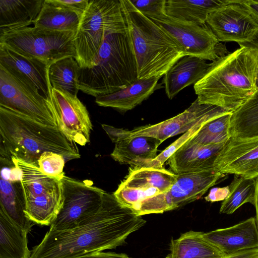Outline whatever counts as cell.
<instances>
[{
	"label": "cell",
	"mask_w": 258,
	"mask_h": 258,
	"mask_svg": "<svg viewBox=\"0 0 258 258\" xmlns=\"http://www.w3.org/2000/svg\"><path fill=\"white\" fill-rule=\"evenodd\" d=\"M66 161L65 158L61 155L46 152L39 157L38 165L44 174L61 179L64 175L63 170Z\"/></svg>",
	"instance_id": "36"
},
{
	"label": "cell",
	"mask_w": 258,
	"mask_h": 258,
	"mask_svg": "<svg viewBox=\"0 0 258 258\" xmlns=\"http://www.w3.org/2000/svg\"><path fill=\"white\" fill-rule=\"evenodd\" d=\"M160 78L138 79L132 84L112 93L98 96L95 102L121 111L132 110L146 100L156 90Z\"/></svg>",
	"instance_id": "21"
},
{
	"label": "cell",
	"mask_w": 258,
	"mask_h": 258,
	"mask_svg": "<svg viewBox=\"0 0 258 258\" xmlns=\"http://www.w3.org/2000/svg\"><path fill=\"white\" fill-rule=\"evenodd\" d=\"M161 143L159 140L148 136L125 139L115 143L110 156L120 164L136 167L156 158L157 148Z\"/></svg>",
	"instance_id": "23"
},
{
	"label": "cell",
	"mask_w": 258,
	"mask_h": 258,
	"mask_svg": "<svg viewBox=\"0 0 258 258\" xmlns=\"http://www.w3.org/2000/svg\"><path fill=\"white\" fill-rule=\"evenodd\" d=\"M76 33L28 26L0 34V44L21 55L50 65L64 57L76 58Z\"/></svg>",
	"instance_id": "8"
},
{
	"label": "cell",
	"mask_w": 258,
	"mask_h": 258,
	"mask_svg": "<svg viewBox=\"0 0 258 258\" xmlns=\"http://www.w3.org/2000/svg\"><path fill=\"white\" fill-rule=\"evenodd\" d=\"M101 125L113 143H116L125 139L126 130L117 128L105 124H103Z\"/></svg>",
	"instance_id": "40"
},
{
	"label": "cell",
	"mask_w": 258,
	"mask_h": 258,
	"mask_svg": "<svg viewBox=\"0 0 258 258\" xmlns=\"http://www.w3.org/2000/svg\"><path fill=\"white\" fill-rule=\"evenodd\" d=\"M0 106L40 123L57 126L51 103L0 67Z\"/></svg>",
	"instance_id": "12"
},
{
	"label": "cell",
	"mask_w": 258,
	"mask_h": 258,
	"mask_svg": "<svg viewBox=\"0 0 258 258\" xmlns=\"http://www.w3.org/2000/svg\"><path fill=\"white\" fill-rule=\"evenodd\" d=\"M82 16L72 11L55 6L48 0H44L33 26L54 31L76 32Z\"/></svg>",
	"instance_id": "29"
},
{
	"label": "cell",
	"mask_w": 258,
	"mask_h": 258,
	"mask_svg": "<svg viewBox=\"0 0 258 258\" xmlns=\"http://www.w3.org/2000/svg\"><path fill=\"white\" fill-rule=\"evenodd\" d=\"M224 258H258V248L241 250L227 255Z\"/></svg>",
	"instance_id": "43"
},
{
	"label": "cell",
	"mask_w": 258,
	"mask_h": 258,
	"mask_svg": "<svg viewBox=\"0 0 258 258\" xmlns=\"http://www.w3.org/2000/svg\"><path fill=\"white\" fill-rule=\"evenodd\" d=\"M211 66L201 58L185 55L180 58L165 74L163 83L166 94L173 99L181 90L195 84L205 75Z\"/></svg>",
	"instance_id": "20"
},
{
	"label": "cell",
	"mask_w": 258,
	"mask_h": 258,
	"mask_svg": "<svg viewBox=\"0 0 258 258\" xmlns=\"http://www.w3.org/2000/svg\"><path fill=\"white\" fill-rule=\"evenodd\" d=\"M229 0H166L165 14L198 24H206L208 16L229 3Z\"/></svg>",
	"instance_id": "25"
},
{
	"label": "cell",
	"mask_w": 258,
	"mask_h": 258,
	"mask_svg": "<svg viewBox=\"0 0 258 258\" xmlns=\"http://www.w3.org/2000/svg\"><path fill=\"white\" fill-rule=\"evenodd\" d=\"M215 168L224 174L258 177V136L231 137L219 154Z\"/></svg>",
	"instance_id": "16"
},
{
	"label": "cell",
	"mask_w": 258,
	"mask_h": 258,
	"mask_svg": "<svg viewBox=\"0 0 258 258\" xmlns=\"http://www.w3.org/2000/svg\"><path fill=\"white\" fill-rule=\"evenodd\" d=\"M206 123L196 125L181 136L154 159L143 162L136 167H151L159 169L164 168L163 165L165 162L184 143L196 135Z\"/></svg>",
	"instance_id": "35"
},
{
	"label": "cell",
	"mask_w": 258,
	"mask_h": 258,
	"mask_svg": "<svg viewBox=\"0 0 258 258\" xmlns=\"http://www.w3.org/2000/svg\"><path fill=\"white\" fill-rule=\"evenodd\" d=\"M132 167L120 184L134 188H157L164 193L169 189L177 176V174L165 168Z\"/></svg>",
	"instance_id": "28"
},
{
	"label": "cell",
	"mask_w": 258,
	"mask_h": 258,
	"mask_svg": "<svg viewBox=\"0 0 258 258\" xmlns=\"http://www.w3.org/2000/svg\"><path fill=\"white\" fill-rule=\"evenodd\" d=\"M72 258H132L124 253L98 251L89 253Z\"/></svg>",
	"instance_id": "41"
},
{
	"label": "cell",
	"mask_w": 258,
	"mask_h": 258,
	"mask_svg": "<svg viewBox=\"0 0 258 258\" xmlns=\"http://www.w3.org/2000/svg\"><path fill=\"white\" fill-rule=\"evenodd\" d=\"M52 4L74 12L81 16L85 11L89 0H48Z\"/></svg>",
	"instance_id": "38"
},
{
	"label": "cell",
	"mask_w": 258,
	"mask_h": 258,
	"mask_svg": "<svg viewBox=\"0 0 258 258\" xmlns=\"http://www.w3.org/2000/svg\"><path fill=\"white\" fill-rule=\"evenodd\" d=\"M146 223L106 192L99 210L87 222L71 230L49 229L33 247L30 258H72L115 248Z\"/></svg>",
	"instance_id": "1"
},
{
	"label": "cell",
	"mask_w": 258,
	"mask_h": 258,
	"mask_svg": "<svg viewBox=\"0 0 258 258\" xmlns=\"http://www.w3.org/2000/svg\"><path fill=\"white\" fill-rule=\"evenodd\" d=\"M50 102L57 126L66 136L82 146L89 143L92 124L86 106L77 96L51 88Z\"/></svg>",
	"instance_id": "14"
},
{
	"label": "cell",
	"mask_w": 258,
	"mask_h": 258,
	"mask_svg": "<svg viewBox=\"0 0 258 258\" xmlns=\"http://www.w3.org/2000/svg\"><path fill=\"white\" fill-rule=\"evenodd\" d=\"M225 176L216 170L177 174L168 191L144 200L134 212L142 216L177 209L200 199Z\"/></svg>",
	"instance_id": "9"
},
{
	"label": "cell",
	"mask_w": 258,
	"mask_h": 258,
	"mask_svg": "<svg viewBox=\"0 0 258 258\" xmlns=\"http://www.w3.org/2000/svg\"><path fill=\"white\" fill-rule=\"evenodd\" d=\"M230 192L229 185L222 187H214L211 189L205 199L207 202H215L224 201Z\"/></svg>",
	"instance_id": "39"
},
{
	"label": "cell",
	"mask_w": 258,
	"mask_h": 258,
	"mask_svg": "<svg viewBox=\"0 0 258 258\" xmlns=\"http://www.w3.org/2000/svg\"><path fill=\"white\" fill-rule=\"evenodd\" d=\"M257 76L258 52L240 46L211 63L194 88L200 104L233 112L257 90Z\"/></svg>",
	"instance_id": "2"
},
{
	"label": "cell",
	"mask_w": 258,
	"mask_h": 258,
	"mask_svg": "<svg viewBox=\"0 0 258 258\" xmlns=\"http://www.w3.org/2000/svg\"><path fill=\"white\" fill-rule=\"evenodd\" d=\"M133 5L147 17L165 14L166 0H130Z\"/></svg>",
	"instance_id": "37"
},
{
	"label": "cell",
	"mask_w": 258,
	"mask_h": 258,
	"mask_svg": "<svg viewBox=\"0 0 258 258\" xmlns=\"http://www.w3.org/2000/svg\"><path fill=\"white\" fill-rule=\"evenodd\" d=\"M229 132L231 137L258 136V90L232 113Z\"/></svg>",
	"instance_id": "30"
},
{
	"label": "cell",
	"mask_w": 258,
	"mask_h": 258,
	"mask_svg": "<svg viewBox=\"0 0 258 258\" xmlns=\"http://www.w3.org/2000/svg\"><path fill=\"white\" fill-rule=\"evenodd\" d=\"M166 31L181 46L185 55L215 61L226 49L207 25L179 20L163 14L148 17Z\"/></svg>",
	"instance_id": "11"
},
{
	"label": "cell",
	"mask_w": 258,
	"mask_h": 258,
	"mask_svg": "<svg viewBox=\"0 0 258 258\" xmlns=\"http://www.w3.org/2000/svg\"><path fill=\"white\" fill-rule=\"evenodd\" d=\"M46 152L61 155L66 161L81 157L77 144L58 126L40 123L0 106V158L38 164Z\"/></svg>",
	"instance_id": "3"
},
{
	"label": "cell",
	"mask_w": 258,
	"mask_h": 258,
	"mask_svg": "<svg viewBox=\"0 0 258 258\" xmlns=\"http://www.w3.org/2000/svg\"><path fill=\"white\" fill-rule=\"evenodd\" d=\"M62 204L50 230H68L87 222L99 210L106 191L86 181L61 178Z\"/></svg>",
	"instance_id": "10"
},
{
	"label": "cell",
	"mask_w": 258,
	"mask_h": 258,
	"mask_svg": "<svg viewBox=\"0 0 258 258\" xmlns=\"http://www.w3.org/2000/svg\"><path fill=\"white\" fill-rule=\"evenodd\" d=\"M253 206L255 208L256 216L255 220L258 228V177L256 178V188H255V201Z\"/></svg>",
	"instance_id": "45"
},
{
	"label": "cell",
	"mask_w": 258,
	"mask_h": 258,
	"mask_svg": "<svg viewBox=\"0 0 258 258\" xmlns=\"http://www.w3.org/2000/svg\"><path fill=\"white\" fill-rule=\"evenodd\" d=\"M204 232L189 231L172 239L165 258H224L226 255L203 236Z\"/></svg>",
	"instance_id": "24"
},
{
	"label": "cell",
	"mask_w": 258,
	"mask_h": 258,
	"mask_svg": "<svg viewBox=\"0 0 258 258\" xmlns=\"http://www.w3.org/2000/svg\"><path fill=\"white\" fill-rule=\"evenodd\" d=\"M138 79L136 59L127 31L105 35L95 66L80 68L78 87L96 97L118 91Z\"/></svg>",
	"instance_id": "5"
},
{
	"label": "cell",
	"mask_w": 258,
	"mask_h": 258,
	"mask_svg": "<svg viewBox=\"0 0 258 258\" xmlns=\"http://www.w3.org/2000/svg\"><path fill=\"white\" fill-rule=\"evenodd\" d=\"M232 112L205 123L189 141L202 145L225 144L231 138L229 130Z\"/></svg>",
	"instance_id": "33"
},
{
	"label": "cell",
	"mask_w": 258,
	"mask_h": 258,
	"mask_svg": "<svg viewBox=\"0 0 258 258\" xmlns=\"http://www.w3.org/2000/svg\"><path fill=\"white\" fill-rule=\"evenodd\" d=\"M28 233L0 210V258H30Z\"/></svg>",
	"instance_id": "27"
},
{
	"label": "cell",
	"mask_w": 258,
	"mask_h": 258,
	"mask_svg": "<svg viewBox=\"0 0 258 258\" xmlns=\"http://www.w3.org/2000/svg\"><path fill=\"white\" fill-rule=\"evenodd\" d=\"M240 46H245L254 49L258 52V30L252 40L249 42L238 43ZM257 88L258 90V76L257 79Z\"/></svg>",
	"instance_id": "44"
},
{
	"label": "cell",
	"mask_w": 258,
	"mask_h": 258,
	"mask_svg": "<svg viewBox=\"0 0 258 258\" xmlns=\"http://www.w3.org/2000/svg\"><path fill=\"white\" fill-rule=\"evenodd\" d=\"M25 201L21 180L1 178L0 210L17 226L29 233L34 224L25 214Z\"/></svg>",
	"instance_id": "26"
},
{
	"label": "cell",
	"mask_w": 258,
	"mask_h": 258,
	"mask_svg": "<svg viewBox=\"0 0 258 258\" xmlns=\"http://www.w3.org/2000/svg\"><path fill=\"white\" fill-rule=\"evenodd\" d=\"M160 194L157 188H134L120 184L113 195L120 204L134 211L142 201Z\"/></svg>",
	"instance_id": "34"
},
{
	"label": "cell",
	"mask_w": 258,
	"mask_h": 258,
	"mask_svg": "<svg viewBox=\"0 0 258 258\" xmlns=\"http://www.w3.org/2000/svg\"><path fill=\"white\" fill-rule=\"evenodd\" d=\"M224 145H205L188 140L167 160V165L176 174L216 170V159Z\"/></svg>",
	"instance_id": "18"
},
{
	"label": "cell",
	"mask_w": 258,
	"mask_h": 258,
	"mask_svg": "<svg viewBox=\"0 0 258 258\" xmlns=\"http://www.w3.org/2000/svg\"><path fill=\"white\" fill-rule=\"evenodd\" d=\"M251 15L258 24V0H236Z\"/></svg>",
	"instance_id": "42"
},
{
	"label": "cell",
	"mask_w": 258,
	"mask_h": 258,
	"mask_svg": "<svg viewBox=\"0 0 258 258\" xmlns=\"http://www.w3.org/2000/svg\"><path fill=\"white\" fill-rule=\"evenodd\" d=\"M203 236L226 255L258 248V228L254 217L229 227L204 233Z\"/></svg>",
	"instance_id": "19"
},
{
	"label": "cell",
	"mask_w": 258,
	"mask_h": 258,
	"mask_svg": "<svg viewBox=\"0 0 258 258\" xmlns=\"http://www.w3.org/2000/svg\"><path fill=\"white\" fill-rule=\"evenodd\" d=\"M127 31L120 0H89L74 39L80 68L95 66L106 35Z\"/></svg>",
	"instance_id": "6"
},
{
	"label": "cell",
	"mask_w": 258,
	"mask_h": 258,
	"mask_svg": "<svg viewBox=\"0 0 258 258\" xmlns=\"http://www.w3.org/2000/svg\"><path fill=\"white\" fill-rule=\"evenodd\" d=\"M228 113L230 112L215 105L200 104L197 98L189 107L173 117L157 124L128 130L126 139L148 136L156 138L162 143L169 138L184 134L197 125L206 123Z\"/></svg>",
	"instance_id": "13"
},
{
	"label": "cell",
	"mask_w": 258,
	"mask_h": 258,
	"mask_svg": "<svg viewBox=\"0 0 258 258\" xmlns=\"http://www.w3.org/2000/svg\"><path fill=\"white\" fill-rule=\"evenodd\" d=\"M12 160L22 171L27 217L34 224L50 226L62 204L61 179L44 174L38 164Z\"/></svg>",
	"instance_id": "7"
},
{
	"label": "cell",
	"mask_w": 258,
	"mask_h": 258,
	"mask_svg": "<svg viewBox=\"0 0 258 258\" xmlns=\"http://www.w3.org/2000/svg\"><path fill=\"white\" fill-rule=\"evenodd\" d=\"M80 67L76 59L67 57L52 63L48 76L52 88L77 96Z\"/></svg>",
	"instance_id": "31"
},
{
	"label": "cell",
	"mask_w": 258,
	"mask_h": 258,
	"mask_svg": "<svg viewBox=\"0 0 258 258\" xmlns=\"http://www.w3.org/2000/svg\"><path fill=\"white\" fill-rule=\"evenodd\" d=\"M136 59L139 79L160 78L184 51L163 29L139 11L130 0H120Z\"/></svg>",
	"instance_id": "4"
},
{
	"label": "cell",
	"mask_w": 258,
	"mask_h": 258,
	"mask_svg": "<svg viewBox=\"0 0 258 258\" xmlns=\"http://www.w3.org/2000/svg\"><path fill=\"white\" fill-rule=\"evenodd\" d=\"M44 0H0V34L34 24Z\"/></svg>",
	"instance_id": "22"
},
{
	"label": "cell",
	"mask_w": 258,
	"mask_h": 258,
	"mask_svg": "<svg viewBox=\"0 0 258 258\" xmlns=\"http://www.w3.org/2000/svg\"><path fill=\"white\" fill-rule=\"evenodd\" d=\"M229 186V194L222 203L220 213L232 214L244 204L250 203L254 205L256 178L235 174Z\"/></svg>",
	"instance_id": "32"
},
{
	"label": "cell",
	"mask_w": 258,
	"mask_h": 258,
	"mask_svg": "<svg viewBox=\"0 0 258 258\" xmlns=\"http://www.w3.org/2000/svg\"><path fill=\"white\" fill-rule=\"evenodd\" d=\"M49 66L0 44V67L50 102L52 87L48 76Z\"/></svg>",
	"instance_id": "17"
},
{
	"label": "cell",
	"mask_w": 258,
	"mask_h": 258,
	"mask_svg": "<svg viewBox=\"0 0 258 258\" xmlns=\"http://www.w3.org/2000/svg\"><path fill=\"white\" fill-rule=\"evenodd\" d=\"M206 24L219 42H249L258 30L257 23L236 0L211 13Z\"/></svg>",
	"instance_id": "15"
}]
</instances>
